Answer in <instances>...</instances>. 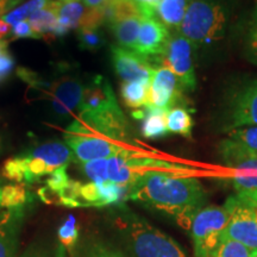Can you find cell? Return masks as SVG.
<instances>
[{"mask_svg": "<svg viewBox=\"0 0 257 257\" xmlns=\"http://www.w3.org/2000/svg\"><path fill=\"white\" fill-rule=\"evenodd\" d=\"M168 133L180 135L186 138H192L193 119L189 112L185 107H173L166 115Z\"/></svg>", "mask_w": 257, "mask_h": 257, "instance_id": "24", "label": "cell"}, {"mask_svg": "<svg viewBox=\"0 0 257 257\" xmlns=\"http://www.w3.org/2000/svg\"><path fill=\"white\" fill-rule=\"evenodd\" d=\"M19 0H0V14L5 12L6 10L14 8Z\"/></svg>", "mask_w": 257, "mask_h": 257, "instance_id": "37", "label": "cell"}, {"mask_svg": "<svg viewBox=\"0 0 257 257\" xmlns=\"http://www.w3.org/2000/svg\"><path fill=\"white\" fill-rule=\"evenodd\" d=\"M11 34L14 35V37L16 38H38L36 35L34 34V31H32L28 21H22L19 22L18 24L14 25Z\"/></svg>", "mask_w": 257, "mask_h": 257, "instance_id": "35", "label": "cell"}, {"mask_svg": "<svg viewBox=\"0 0 257 257\" xmlns=\"http://www.w3.org/2000/svg\"><path fill=\"white\" fill-rule=\"evenodd\" d=\"M49 4V0H29L28 3H25L24 5H22L21 8L14 10V11L8 12L4 16H2V21H4L5 23L9 25H16L19 22L25 21L28 17H30L31 15H34L35 12L40 11V10L44 9Z\"/></svg>", "mask_w": 257, "mask_h": 257, "instance_id": "26", "label": "cell"}, {"mask_svg": "<svg viewBox=\"0 0 257 257\" xmlns=\"http://www.w3.org/2000/svg\"><path fill=\"white\" fill-rule=\"evenodd\" d=\"M29 24L34 34L40 38L44 35H55L57 27V16L54 9L50 6V2L46 8L35 12L29 17Z\"/></svg>", "mask_w": 257, "mask_h": 257, "instance_id": "21", "label": "cell"}, {"mask_svg": "<svg viewBox=\"0 0 257 257\" xmlns=\"http://www.w3.org/2000/svg\"><path fill=\"white\" fill-rule=\"evenodd\" d=\"M243 48L248 61L257 66V3L246 23Z\"/></svg>", "mask_w": 257, "mask_h": 257, "instance_id": "25", "label": "cell"}, {"mask_svg": "<svg viewBox=\"0 0 257 257\" xmlns=\"http://www.w3.org/2000/svg\"><path fill=\"white\" fill-rule=\"evenodd\" d=\"M3 176L9 181L28 185V168L23 156H16L6 161L3 166Z\"/></svg>", "mask_w": 257, "mask_h": 257, "instance_id": "28", "label": "cell"}, {"mask_svg": "<svg viewBox=\"0 0 257 257\" xmlns=\"http://www.w3.org/2000/svg\"><path fill=\"white\" fill-rule=\"evenodd\" d=\"M27 207H0V257L17 256Z\"/></svg>", "mask_w": 257, "mask_h": 257, "instance_id": "13", "label": "cell"}, {"mask_svg": "<svg viewBox=\"0 0 257 257\" xmlns=\"http://www.w3.org/2000/svg\"><path fill=\"white\" fill-rule=\"evenodd\" d=\"M167 112L160 108L146 106V111L143 112L142 135L147 140H157L167 136L168 128L166 121Z\"/></svg>", "mask_w": 257, "mask_h": 257, "instance_id": "19", "label": "cell"}, {"mask_svg": "<svg viewBox=\"0 0 257 257\" xmlns=\"http://www.w3.org/2000/svg\"><path fill=\"white\" fill-rule=\"evenodd\" d=\"M57 16V27L54 36H63L67 32L75 28H80L83 18L87 14L81 0H56L50 2Z\"/></svg>", "mask_w": 257, "mask_h": 257, "instance_id": "16", "label": "cell"}, {"mask_svg": "<svg viewBox=\"0 0 257 257\" xmlns=\"http://www.w3.org/2000/svg\"><path fill=\"white\" fill-rule=\"evenodd\" d=\"M111 54L114 70L121 81H150L155 68L146 57L121 47H112Z\"/></svg>", "mask_w": 257, "mask_h": 257, "instance_id": "11", "label": "cell"}, {"mask_svg": "<svg viewBox=\"0 0 257 257\" xmlns=\"http://www.w3.org/2000/svg\"><path fill=\"white\" fill-rule=\"evenodd\" d=\"M79 238L80 232L75 217L69 216L68 219L64 220L57 230V239L62 244L63 248L69 252L78 243Z\"/></svg>", "mask_w": 257, "mask_h": 257, "instance_id": "29", "label": "cell"}, {"mask_svg": "<svg viewBox=\"0 0 257 257\" xmlns=\"http://www.w3.org/2000/svg\"><path fill=\"white\" fill-rule=\"evenodd\" d=\"M67 250L59 242H35L19 257H66Z\"/></svg>", "mask_w": 257, "mask_h": 257, "instance_id": "27", "label": "cell"}, {"mask_svg": "<svg viewBox=\"0 0 257 257\" xmlns=\"http://www.w3.org/2000/svg\"><path fill=\"white\" fill-rule=\"evenodd\" d=\"M187 5L188 0H161L157 14L166 27L180 28Z\"/></svg>", "mask_w": 257, "mask_h": 257, "instance_id": "23", "label": "cell"}, {"mask_svg": "<svg viewBox=\"0 0 257 257\" xmlns=\"http://www.w3.org/2000/svg\"><path fill=\"white\" fill-rule=\"evenodd\" d=\"M230 219L226 205L205 206L195 213L189 224V232L195 257H210L223 239Z\"/></svg>", "mask_w": 257, "mask_h": 257, "instance_id": "6", "label": "cell"}, {"mask_svg": "<svg viewBox=\"0 0 257 257\" xmlns=\"http://www.w3.org/2000/svg\"><path fill=\"white\" fill-rule=\"evenodd\" d=\"M127 199L189 227L192 218L206 205L207 192L194 176L169 170H149L128 186Z\"/></svg>", "mask_w": 257, "mask_h": 257, "instance_id": "1", "label": "cell"}, {"mask_svg": "<svg viewBox=\"0 0 257 257\" xmlns=\"http://www.w3.org/2000/svg\"><path fill=\"white\" fill-rule=\"evenodd\" d=\"M3 80H4V79H3V78H2V76H0V82H2V81H3Z\"/></svg>", "mask_w": 257, "mask_h": 257, "instance_id": "41", "label": "cell"}, {"mask_svg": "<svg viewBox=\"0 0 257 257\" xmlns=\"http://www.w3.org/2000/svg\"><path fill=\"white\" fill-rule=\"evenodd\" d=\"M69 255L70 257H127L117 244L99 233L80 236Z\"/></svg>", "mask_w": 257, "mask_h": 257, "instance_id": "15", "label": "cell"}, {"mask_svg": "<svg viewBox=\"0 0 257 257\" xmlns=\"http://www.w3.org/2000/svg\"><path fill=\"white\" fill-rule=\"evenodd\" d=\"M86 87L78 78L63 76L51 86L49 95L54 113L66 117L76 107H80Z\"/></svg>", "mask_w": 257, "mask_h": 257, "instance_id": "12", "label": "cell"}, {"mask_svg": "<svg viewBox=\"0 0 257 257\" xmlns=\"http://www.w3.org/2000/svg\"><path fill=\"white\" fill-rule=\"evenodd\" d=\"M66 144L72 149L74 159L81 165L91 161L107 160L114 156H130L140 154L120 143L95 134L78 133L67 128L64 134Z\"/></svg>", "mask_w": 257, "mask_h": 257, "instance_id": "7", "label": "cell"}, {"mask_svg": "<svg viewBox=\"0 0 257 257\" xmlns=\"http://www.w3.org/2000/svg\"><path fill=\"white\" fill-rule=\"evenodd\" d=\"M170 37L168 28L155 17L143 18L135 51L143 57L162 56Z\"/></svg>", "mask_w": 257, "mask_h": 257, "instance_id": "14", "label": "cell"}, {"mask_svg": "<svg viewBox=\"0 0 257 257\" xmlns=\"http://www.w3.org/2000/svg\"><path fill=\"white\" fill-rule=\"evenodd\" d=\"M232 8L231 0H188L180 34L191 42L195 53L208 49L227 34Z\"/></svg>", "mask_w": 257, "mask_h": 257, "instance_id": "3", "label": "cell"}, {"mask_svg": "<svg viewBox=\"0 0 257 257\" xmlns=\"http://www.w3.org/2000/svg\"><path fill=\"white\" fill-rule=\"evenodd\" d=\"M230 211V219L223 238L238 242L250 251L257 250V210L240 204L234 195L224 202Z\"/></svg>", "mask_w": 257, "mask_h": 257, "instance_id": "9", "label": "cell"}, {"mask_svg": "<svg viewBox=\"0 0 257 257\" xmlns=\"http://www.w3.org/2000/svg\"><path fill=\"white\" fill-rule=\"evenodd\" d=\"M218 155L231 170V185L240 204L257 210V152L225 138L218 144Z\"/></svg>", "mask_w": 257, "mask_h": 257, "instance_id": "4", "label": "cell"}, {"mask_svg": "<svg viewBox=\"0 0 257 257\" xmlns=\"http://www.w3.org/2000/svg\"><path fill=\"white\" fill-rule=\"evenodd\" d=\"M194 54L193 44L181 34L169 37L162 54L165 67H168L175 74L182 87L188 91H194L197 87Z\"/></svg>", "mask_w": 257, "mask_h": 257, "instance_id": "8", "label": "cell"}, {"mask_svg": "<svg viewBox=\"0 0 257 257\" xmlns=\"http://www.w3.org/2000/svg\"><path fill=\"white\" fill-rule=\"evenodd\" d=\"M69 181L70 179L68 178V174H67V166H63L57 168L56 170H54L51 174H49V178L47 179L46 185L48 189H50L51 192L55 193L57 195L68 185Z\"/></svg>", "mask_w": 257, "mask_h": 257, "instance_id": "33", "label": "cell"}, {"mask_svg": "<svg viewBox=\"0 0 257 257\" xmlns=\"http://www.w3.org/2000/svg\"><path fill=\"white\" fill-rule=\"evenodd\" d=\"M144 18L155 17L161 0H131Z\"/></svg>", "mask_w": 257, "mask_h": 257, "instance_id": "34", "label": "cell"}, {"mask_svg": "<svg viewBox=\"0 0 257 257\" xmlns=\"http://www.w3.org/2000/svg\"><path fill=\"white\" fill-rule=\"evenodd\" d=\"M11 31L12 30H11V28H10V25L8 23H5L4 21H2V19H0V41H2V38L8 36V35Z\"/></svg>", "mask_w": 257, "mask_h": 257, "instance_id": "38", "label": "cell"}, {"mask_svg": "<svg viewBox=\"0 0 257 257\" xmlns=\"http://www.w3.org/2000/svg\"><path fill=\"white\" fill-rule=\"evenodd\" d=\"M81 2L83 3V5H85L86 8L89 10H93V9L104 8L110 0H81Z\"/></svg>", "mask_w": 257, "mask_h": 257, "instance_id": "36", "label": "cell"}, {"mask_svg": "<svg viewBox=\"0 0 257 257\" xmlns=\"http://www.w3.org/2000/svg\"><path fill=\"white\" fill-rule=\"evenodd\" d=\"M27 154L43 161L51 173L60 167L67 166L74 159L72 149L66 143L57 141L40 144Z\"/></svg>", "mask_w": 257, "mask_h": 257, "instance_id": "17", "label": "cell"}, {"mask_svg": "<svg viewBox=\"0 0 257 257\" xmlns=\"http://www.w3.org/2000/svg\"><path fill=\"white\" fill-rule=\"evenodd\" d=\"M150 81L124 82L120 87L121 98L125 105L131 108H140L148 105Z\"/></svg>", "mask_w": 257, "mask_h": 257, "instance_id": "22", "label": "cell"}, {"mask_svg": "<svg viewBox=\"0 0 257 257\" xmlns=\"http://www.w3.org/2000/svg\"><path fill=\"white\" fill-rule=\"evenodd\" d=\"M227 134H229L227 138L257 152V126L238 127Z\"/></svg>", "mask_w": 257, "mask_h": 257, "instance_id": "32", "label": "cell"}, {"mask_svg": "<svg viewBox=\"0 0 257 257\" xmlns=\"http://www.w3.org/2000/svg\"><path fill=\"white\" fill-rule=\"evenodd\" d=\"M251 257H257V250H255V251L251 252Z\"/></svg>", "mask_w": 257, "mask_h": 257, "instance_id": "40", "label": "cell"}, {"mask_svg": "<svg viewBox=\"0 0 257 257\" xmlns=\"http://www.w3.org/2000/svg\"><path fill=\"white\" fill-rule=\"evenodd\" d=\"M108 238L127 257H188L172 236L157 229L123 204L107 212Z\"/></svg>", "mask_w": 257, "mask_h": 257, "instance_id": "2", "label": "cell"}, {"mask_svg": "<svg viewBox=\"0 0 257 257\" xmlns=\"http://www.w3.org/2000/svg\"><path fill=\"white\" fill-rule=\"evenodd\" d=\"M218 121L224 133L238 127L257 126V78L233 85L225 93Z\"/></svg>", "mask_w": 257, "mask_h": 257, "instance_id": "5", "label": "cell"}, {"mask_svg": "<svg viewBox=\"0 0 257 257\" xmlns=\"http://www.w3.org/2000/svg\"><path fill=\"white\" fill-rule=\"evenodd\" d=\"M31 200V194L28 191L27 185L19 182H0V207L19 208L27 207Z\"/></svg>", "mask_w": 257, "mask_h": 257, "instance_id": "20", "label": "cell"}, {"mask_svg": "<svg viewBox=\"0 0 257 257\" xmlns=\"http://www.w3.org/2000/svg\"><path fill=\"white\" fill-rule=\"evenodd\" d=\"M143 18L140 12H135V14L121 16L112 22L111 27L114 37L121 48L135 50Z\"/></svg>", "mask_w": 257, "mask_h": 257, "instance_id": "18", "label": "cell"}, {"mask_svg": "<svg viewBox=\"0 0 257 257\" xmlns=\"http://www.w3.org/2000/svg\"><path fill=\"white\" fill-rule=\"evenodd\" d=\"M210 257H251V251L238 242L223 238Z\"/></svg>", "mask_w": 257, "mask_h": 257, "instance_id": "30", "label": "cell"}, {"mask_svg": "<svg viewBox=\"0 0 257 257\" xmlns=\"http://www.w3.org/2000/svg\"><path fill=\"white\" fill-rule=\"evenodd\" d=\"M181 87L179 79L168 67L163 66L154 69L147 106L168 112L181 100Z\"/></svg>", "mask_w": 257, "mask_h": 257, "instance_id": "10", "label": "cell"}, {"mask_svg": "<svg viewBox=\"0 0 257 257\" xmlns=\"http://www.w3.org/2000/svg\"><path fill=\"white\" fill-rule=\"evenodd\" d=\"M8 53V43L5 41H0V56Z\"/></svg>", "mask_w": 257, "mask_h": 257, "instance_id": "39", "label": "cell"}, {"mask_svg": "<svg viewBox=\"0 0 257 257\" xmlns=\"http://www.w3.org/2000/svg\"><path fill=\"white\" fill-rule=\"evenodd\" d=\"M78 38L80 46L86 50L94 51L104 46V37L98 28H80Z\"/></svg>", "mask_w": 257, "mask_h": 257, "instance_id": "31", "label": "cell"}]
</instances>
